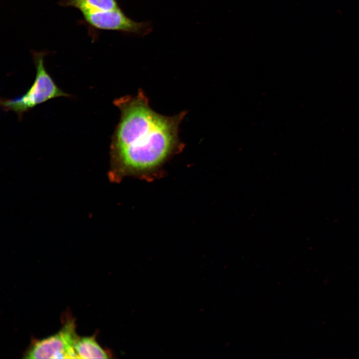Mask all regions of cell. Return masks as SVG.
<instances>
[{"label": "cell", "instance_id": "obj_1", "mask_svg": "<svg viewBox=\"0 0 359 359\" xmlns=\"http://www.w3.org/2000/svg\"><path fill=\"white\" fill-rule=\"evenodd\" d=\"M114 104L120 117L110 147L113 171L137 173L153 170L180 147L179 127L185 112L172 116L158 113L141 89L135 95L116 99Z\"/></svg>", "mask_w": 359, "mask_h": 359}, {"label": "cell", "instance_id": "obj_2", "mask_svg": "<svg viewBox=\"0 0 359 359\" xmlns=\"http://www.w3.org/2000/svg\"><path fill=\"white\" fill-rule=\"evenodd\" d=\"M44 53L33 52L36 68L35 79L26 92L13 99H1L0 105L5 111H12L21 117L23 114L51 99L71 95L60 89L46 71L44 64Z\"/></svg>", "mask_w": 359, "mask_h": 359}, {"label": "cell", "instance_id": "obj_3", "mask_svg": "<svg viewBox=\"0 0 359 359\" xmlns=\"http://www.w3.org/2000/svg\"><path fill=\"white\" fill-rule=\"evenodd\" d=\"M75 324L68 320L56 334L37 341L25 355L26 359H77L74 349L78 338Z\"/></svg>", "mask_w": 359, "mask_h": 359}, {"label": "cell", "instance_id": "obj_4", "mask_svg": "<svg viewBox=\"0 0 359 359\" xmlns=\"http://www.w3.org/2000/svg\"><path fill=\"white\" fill-rule=\"evenodd\" d=\"M85 21L93 28L119 31L132 34L144 35L151 30L148 22H137L128 17L121 8L82 14Z\"/></svg>", "mask_w": 359, "mask_h": 359}, {"label": "cell", "instance_id": "obj_5", "mask_svg": "<svg viewBox=\"0 0 359 359\" xmlns=\"http://www.w3.org/2000/svg\"><path fill=\"white\" fill-rule=\"evenodd\" d=\"M74 349L77 359H107L111 357L107 350L103 349L94 337L78 338Z\"/></svg>", "mask_w": 359, "mask_h": 359}, {"label": "cell", "instance_id": "obj_6", "mask_svg": "<svg viewBox=\"0 0 359 359\" xmlns=\"http://www.w3.org/2000/svg\"><path fill=\"white\" fill-rule=\"evenodd\" d=\"M64 4L77 8L82 14L120 8L117 0H65Z\"/></svg>", "mask_w": 359, "mask_h": 359}]
</instances>
